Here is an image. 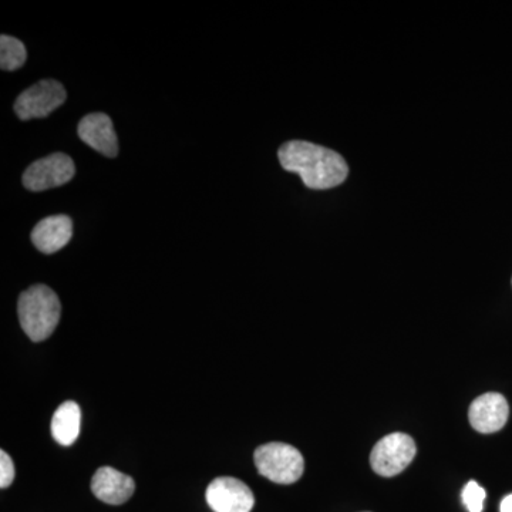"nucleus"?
<instances>
[{
    "label": "nucleus",
    "mask_w": 512,
    "mask_h": 512,
    "mask_svg": "<svg viewBox=\"0 0 512 512\" xmlns=\"http://www.w3.org/2000/svg\"><path fill=\"white\" fill-rule=\"evenodd\" d=\"M278 158L284 170L299 174L303 184L312 190L338 187L349 175L345 158L309 141H288L279 148Z\"/></svg>",
    "instance_id": "nucleus-1"
},
{
    "label": "nucleus",
    "mask_w": 512,
    "mask_h": 512,
    "mask_svg": "<svg viewBox=\"0 0 512 512\" xmlns=\"http://www.w3.org/2000/svg\"><path fill=\"white\" fill-rule=\"evenodd\" d=\"M20 325L33 342H42L55 332L62 315V305L55 291L46 285H35L20 295Z\"/></svg>",
    "instance_id": "nucleus-2"
},
{
    "label": "nucleus",
    "mask_w": 512,
    "mask_h": 512,
    "mask_svg": "<svg viewBox=\"0 0 512 512\" xmlns=\"http://www.w3.org/2000/svg\"><path fill=\"white\" fill-rule=\"evenodd\" d=\"M259 474L276 484H293L302 477L305 461L295 447L285 443H268L254 454Z\"/></svg>",
    "instance_id": "nucleus-3"
},
{
    "label": "nucleus",
    "mask_w": 512,
    "mask_h": 512,
    "mask_svg": "<svg viewBox=\"0 0 512 512\" xmlns=\"http://www.w3.org/2000/svg\"><path fill=\"white\" fill-rule=\"evenodd\" d=\"M416 453V443L409 434H389L373 447L370 466L379 476L394 477L410 466Z\"/></svg>",
    "instance_id": "nucleus-4"
},
{
    "label": "nucleus",
    "mask_w": 512,
    "mask_h": 512,
    "mask_svg": "<svg viewBox=\"0 0 512 512\" xmlns=\"http://www.w3.org/2000/svg\"><path fill=\"white\" fill-rule=\"evenodd\" d=\"M66 90L56 80H42L25 90L15 103L20 120L45 119L66 101Z\"/></svg>",
    "instance_id": "nucleus-5"
},
{
    "label": "nucleus",
    "mask_w": 512,
    "mask_h": 512,
    "mask_svg": "<svg viewBox=\"0 0 512 512\" xmlns=\"http://www.w3.org/2000/svg\"><path fill=\"white\" fill-rule=\"evenodd\" d=\"M74 174L76 167L72 158L63 153L50 154L29 165L23 174V185L29 191H46L69 183Z\"/></svg>",
    "instance_id": "nucleus-6"
},
{
    "label": "nucleus",
    "mask_w": 512,
    "mask_h": 512,
    "mask_svg": "<svg viewBox=\"0 0 512 512\" xmlns=\"http://www.w3.org/2000/svg\"><path fill=\"white\" fill-rule=\"evenodd\" d=\"M207 503L214 512H251L255 497L251 488L237 478L220 477L208 485Z\"/></svg>",
    "instance_id": "nucleus-7"
},
{
    "label": "nucleus",
    "mask_w": 512,
    "mask_h": 512,
    "mask_svg": "<svg viewBox=\"0 0 512 512\" xmlns=\"http://www.w3.org/2000/svg\"><path fill=\"white\" fill-rule=\"evenodd\" d=\"M510 406L500 393H485L471 403L468 420L478 433H497L507 424Z\"/></svg>",
    "instance_id": "nucleus-8"
},
{
    "label": "nucleus",
    "mask_w": 512,
    "mask_h": 512,
    "mask_svg": "<svg viewBox=\"0 0 512 512\" xmlns=\"http://www.w3.org/2000/svg\"><path fill=\"white\" fill-rule=\"evenodd\" d=\"M82 141L103 156L114 158L119 154V140L114 131L113 121L104 113H93L83 117L77 127Z\"/></svg>",
    "instance_id": "nucleus-9"
},
{
    "label": "nucleus",
    "mask_w": 512,
    "mask_h": 512,
    "mask_svg": "<svg viewBox=\"0 0 512 512\" xmlns=\"http://www.w3.org/2000/svg\"><path fill=\"white\" fill-rule=\"evenodd\" d=\"M134 480L127 474L111 467H101L92 480L93 494L103 503L120 505L130 500L134 494Z\"/></svg>",
    "instance_id": "nucleus-10"
},
{
    "label": "nucleus",
    "mask_w": 512,
    "mask_h": 512,
    "mask_svg": "<svg viewBox=\"0 0 512 512\" xmlns=\"http://www.w3.org/2000/svg\"><path fill=\"white\" fill-rule=\"evenodd\" d=\"M73 237V221L67 215H53L39 222L32 231L33 245L50 255L69 244Z\"/></svg>",
    "instance_id": "nucleus-11"
},
{
    "label": "nucleus",
    "mask_w": 512,
    "mask_h": 512,
    "mask_svg": "<svg viewBox=\"0 0 512 512\" xmlns=\"http://www.w3.org/2000/svg\"><path fill=\"white\" fill-rule=\"evenodd\" d=\"M82 412L79 404L66 402L57 407L52 420V434L62 446H72L80 434Z\"/></svg>",
    "instance_id": "nucleus-12"
},
{
    "label": "nucleus",
    "mask_w": 512,
    "mask_h": 512,
    "mask_svg": "<svg viewBox=\"0 0 512 512\" xmlns=\"http://www.w3.org/2000/svg\"><path fill=\"white\" fill-rule=\"evenodd\" d=\"M26 47L19 39L12 36L0 37V67L6 72L18 70L26 62Z\"/></svg>",
    "instance_id": "nucleus-13"
},
{
    "label": "nucleus",
    "mask_w": 512,
    "mask_h": 512,
    "mask_svg": "<svg viewBox=\"0 0 512 512\" xmlns=\"http://www.w3.org/2000/svg\"><path fill=\"white\" fill-rule=\"evenodd\" d=\"M463 503L466 505L467 510L470 512H483L484 508V500L487 497V493L481 485H478L476 481H470L464 487L463 494Z\"/></svg>",
    "instance_id": "nucleus-14"
},
{
    "label": "nucleus",
    "mask_w": 512,
    "mask_h": 512,
    "mask_svg": "<svg viewBox=\"0 0 512 512\" xmlns=\"http://www.w3.org/2000/svg\"><path fill=\"white\" fill-rule=\"evenodd\" d=\"M15 466L6 451H0V487L8 488L15 480Z\"/></svg>",
    "instance_id": "nucleus-15"
},
{
    "label": "nucleus",
    "mask_w": 512,
    "mask_h": 512,
    "mask_svg": "<svg viewBox=\"0 0 512 512\" xmlns=\"http://www.w3.org/2000/svg\"><path fill=\"white\" fill-rule=\"evenodd\" d=\"M501 512H512V494L507 495L500 505Z\"/></svg>",
    "instance_id": "nucleus-16"
}]
</instances>
